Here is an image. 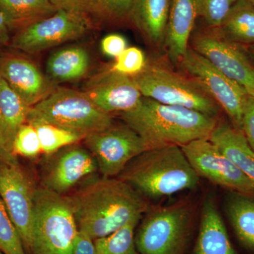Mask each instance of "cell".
I'll list each match as a JSON object with an SVG mask.
<instances>
[{
    "label": "cell",
    "instance_id": "cell-42",
    "mask_svg": "<svg viewBox=\"0 0 254 254\" xmlns=\"http://www.w3.org/2000/svg\"><path fill=\"white\" fill-rule=\"evenodd\" d=\"M0 254H4L1 253V252H0Z\"/></svg>",
    "mask_w": 254,
    "mask_h": 254
},
{
    "label": "cell",
    "instance_id": "cell-11",
    "mask_svg": "<svg viewBox=\"0 0 254 254\" xmlns=\"http://www.w3.org/2000/svg\"><path fill=\"white\" fill-rule=\"evenodd\" d=\"M91 28L88 15L66 10L16 32L11 46L25 53H39L81 38Z\"/></svg>",
    "mask_w": 254,
    "mask_h": 254
},
{
    "label": "cell",
    "instance_id": "cell-18",
    "mask_svg": "<svg viewBox=\"0 0 254 254\" xmlns=\"http://www.w3.org/2000/svg\"><path fill=\"white\" fill-rule=\"evenodd\" d=\"M28 106L0 77V147L4 161L14 160L15 138L20 127L26 123Z\"/></svg>",
    "mask_w": 254,
    "mask_h": 254
},
{
    "label": "cell",
    "instance_id": "cell-9",
    "mask_svg": "<svg viewBox=\"0 0 254 254\" xmlns=\"http://www.w3.org/2000/svg\"><path fill=\"white\" fill-rule=\"evenodd\" d=\"M36 188L17 160L0 161V197L19 234L26 254L31 250Z\"/></svg>",
    "mask_w": 254,
    "mask_h": 254
},
{
    "label": "cell",
    "instance_id": "cell-34",
    "mask_svg": "<svg viewBox=\"0 0 254 254\" xmlns=\"http://www.w3.org/2000/svg\"><path fill=\"white\" fill-rule=\"evenodd\" d=\"M58 10H66L88 15L95 13L93 0H50Z\"/></svg>",
    "mask_w": 254,
    "mask_h": 254
},
{
    "label": "cell",
    "instance_id": "cell-8",
    "mask_svg": "<svg viewBox=\"0 0 254 254\" xmlns=\"http://www.w3.org/2000/svg\"><path fill=\"white\" fill-rule=\"evenodd\" d=\"M180 63L184 70L225 110L234 126L241 129L246 100L250 95L247 90L219 71L193 48L187 49Z\"/></svg>",
    "mask_w": 254,
    "mask_h": 254
},
{
    "label": "cell",
    "instance_id": "cell-28",
    "mask_svg": "<svg viewBox=\"0 0 254 254\" xmlns=\"http://www.w3.org/2000/svg\"><path fill=\"white\" fill-rule=\"evenodd\" d=\"M0 252L26 254L19 234L0 197Z\"/></svg>",
    "mask_w": 254,
    "mask_h": 254
},
{
    "label": "cell",
    "instance_id": "cell-23",
    "mask_svg": "<svg viewBox=\"0 0 254 254\" xmlns=\"http://www.w3.org/2000/svg\"><path fill=\"white\" fill-rule=\"evenodd\" d=\"M57 11L50 0H0V12L10 31H20Z\"/></svg>",
    "mask_w": 254,
    "mask_h": 254
},
{
    "label": "cell",
    "instance_id": "cell-26",
    "mask_svg": "<svg viewBox=\"0 0 254 254\" xmlns=\"http://www.w3.org/2000/svg\"><path fill=\"white\" fill-rule=\"evenodd\" d=\"M141 218L135 217L111 235L95 240L96 254H139L135 244V229Z\"/></svg>",
    "mask_w": 254,
    "mask_h": 254
},
{
    "label": "cell",
    "instance_id": "cell-19",
    "mask_svg": "<svg viewBox=\"0 0 254 254\" xmlns=\"http://www.w3.org/2000/svg\"><path fill=\"white\" fill-rule=\"evenodd\" d=\"M199 232L190 254H239L232 247L226 227L213 199L203 203Z\"/></svg>",
    "mask_w": 254,
    "mask_h": 254
},
{
    "label": "cell",
    "instance_id": "cell-2",
    "mask_svg": "<svg viewBox=\"0 0 254 254\" xmlns=\"http://www.w3.org/2000/svg\"><path fill=\"white\" fill-rule=\"evenodd\" d=\"M122 120L141 136L147 150L210 138L217 118L183 107L163 104L142 97L136 108L120 113Z\"/></svg>",
    "mask_w": 254,
    "mask_h": 254
},
{
    "label": "cell",
    "instance_id": "cell-31",
    "mask_svg": "<svg viewBox=\"0 0 254 254\" xmlns=\"http://www.w3.org/2000/svg\"><path fill=\"white\" fill-rule=\"evenodd\" d=\"M145 56L141 50L136 47L127 48L114 64L111 70L115 72L133 76L145 68Z\"/></svg>",
    "mask_w": 254,
    "mask_h": 254
},
{
    "label": "cell",
    "instance_id": "cell-21",
    "mask_svg": "<svg viewBox=\"0 0 254 254\" xmlns=\"http://www.w3.org/2000/svg\"><path fill=\"white\" fill-rule=\"evenodd\" d=\"M173 0H135L129 18L153 44L165 41Z\"/></svg>",
    "mask_w": 254,
    "mask_h": 254
},
{
    "label": "cell",
    "instance_id": "cell-25",
    "mask_svg": "<svg viewBox=\"0 0 254 254\" xmlns=\"http://www.w3.org/2000/svg\"><path fill=\"white\" fill-rule=\"evenodd\" d=\"M226 210L237 238L254 251V198L234 192L227 199Z\"/></svg>",
    "mask_w": 254,
    "mask_h": 254
},
{
    "label": "cell",
    "instance_id": "cell-1",
    "mask_svg": "<svg viewBox=\"0 0 254 254\" xmlns=\"http://www.w3.org/2000/svg\"><path fill=\"white\" fill-rule=\"evenodd\" d=\"M68 197L78 229L93 240L111 235L149 209L141 193L119 178H96Z\"/></svg>",
    "mask_w": 254,
    "mask_h": 254
},
{
    "label": "cell",
    "instance_id": "cell-7",
    "mask_svg": "<svg viewBox=\"0 0 254 254\" xmlns=\"http://www.w3.org/2000/svg\"><path fill=\"white\" fill-rule=\"evenodd\" d=\"M142 95L163 104L183 107L217 118L220 107L199 83L160 67L131 76Z\"/></svg>",
    "mask_w": 254,
    "mask_h": 254
},
{
    "label": "cell",
    "instance_id": "cell-17",
    "mask_svg": "<svg viewBox=\"0 0 254 254\" xmlns=\"http://www.w3.org/2000/svg\"><path fill=\"white\" fill-rule=\"evenodd\" d=\"M200 0H173L165 43L173 63H180L188 49L195 20L199 16Z\"/></svg>",
    "mask_w": 254,
    "mask_h": 254
},
{
    "label": "cell",
    "instance_id": "cell-16",
    "mask_svg": "<svg viewBox=\"0 0 254 254\" xmlns=\"http://www.w3.org/2000/svg\"><path fill=\"white\" fill-rule=\"evenodd\" d=\"M83 92L100 110L110 115L133 109L143 97L131 76L111 69L95 78Z\"/></svg>",
    "mask_w": 254,
    "mask_h": 254
},
{
    "label": "cell",
    "instance_id": "cell-22",
    "mask_svg": "<svg viewBox=\"0 0 254 254\" xmlns=\"http://www.w3.org/2000/svg\"><path fill=\"white\" fill-rule=\"evenodd\" d=\"M90 66L88 52L81 47H68L55 52L47 63L46 76L52 83L76 81L85 76Z\"/></svg>",
    "mask_w": 254,
    "mask_h": 254
},
{
    "label": "cell",
    "instance_id": "cell-30",
    "mask_svg": "<svg viewBox=\"0 0 254 254\" xmlns=\"http://www.w3.org/2000/svg\"><path fill=\"white\" fill-rule=\"evenodd\" d=\"M238 0H200L199 16L212 28H220Z\"/></svg>",
    "mask_w": 254,
    "mask_h": 254
},
{
    "label": "cell",
    "instance_id": "cell-14",
    "mask_svg": "<svg viewBox=\"0 0 254 254\" xmlns=\"http://www.w3.org/2000/svg\"><path fill=\"white\" fill-rule=\"evenodd\" d=\"M51 155L43 174V187L59 194L64 195L84 177L98 170L89 150L76 143Z\"/></svg>",
    "mask_w": 254,
    "mask_h": 254
},
{
    "label": "cell",
    "instance_id": "cell-41",
    "mask_svg": "<svg viewBox=\"0 0 254 254\" xmlns=\"http://www.w3.org/2000/svg\"><path fill=\"white\" fill-rule=\"evenodd\" d=\"M252 53H253V55H254V46H252Z\"/></svg>",
    "mask_w": 254,
    "mask_h": 254
},
{
    "label": "cell",
    "instance_id": "cell-27",
    "mask_svg": "<svg viewBox=\"0 0 254 254\" xmlns=\"http://www.w3.org/2000/svg\"><path fill=\"white\" fill-rule=\"evenodd\" d=\"M33 127L39 137L42 152L47 155L54 154L62 148L76 144L84 138V136L78 133L53 125H40Z\"/></svg>",
    "mask_w": 254,
    "mask_h": 254
},
{
    "label": "cell",
    "instance_id": "cell-40",
    "mask_svg": "<svg viewBox=\"0 0 254 254\" xmlns=\"http://www.w3.org/2000/svg\"><path fill=\"white\" fill-rule=\"evenodd\" d=\"M250 95H252V96H253L254 98V89L253 90V91H252V92H251V93L250 94Z\"/></svg>",
    "mask_w": 254,
    "mask_h": 254
},
{
    "label": "cell",
    "instance_id": "cell-38",
    "mask_svg": "<svg viewBox=\"0 0 254 254\" xmlns=\"http://www.w3.org/2000/svg\"><path fill=\"white\" fill-rule=\"evenodd\" d=\"M0 161H4V157L3 155L2 151H1V147H0Z\"/></svg>",
    "mask_w": 254,
    "mask_h": 254
},
{
    "label": "cell",
    "instance_id": "cell-24",
    "mask_svg": "<svg viewBox=\"0 0 254 254\" xmlns=\"http://www.w3.org/2000/svg\"><path fill=\"white\" fill-rule=\"evenodd\" d=\"M219 31L236 44L254 46V6L247 0H238L232 6Z\"/></svg>",
    "mask_w": 254,
    "mask_h": 254
},
{
    "label": "cell",
    "instance_id": "cell-15",
    "mask_svg": "<svg viewBox=\"0 0 254 254\" xmlns=\"http://www.w3.org/2000/svg\"><path fill=\"white\" fill-rule=\"evenodd\" d=\"M0 77L30 108L57 88L34 63L17 55L0 58Z\"/></svg>",
    "mask_w": 254,
    "mask_h": 254
},
{
    "label": "cell",
    "instance_id": "cell-3",
    "mask_svg": "<svg viewBox=\"0 0 254 254\" xmlns=\"http://www.w3.org/2000/svg\"><path fill=\"white\" fill-rule=\"evenodd\" d=\"M118 178L151 198L193 190L199 181L181 147L145 150L125 167Z\"/></svg>",
    "mask_w": 254,
    "mask_h": 254
},
{
    "label": "cell",
    "instance_id": "cell-37",
    "mask_svg": "<svg viewBox=\"0 0 254 254\" xmlns=\"http://www.w3.org/2000/svg\"><path fill=\"white\" fill-rule=\"evenodd\" d=\"M10 30L2 14L0 12V48L7 46L10 41Z\"/></svg>",
    "mask_w": 254,
    "mask_h": 254
},
{
    "label": "cell",
    "instance_id": "cell-13",
    "mask_svg": "<svg viewBox=\"0 0 254 254\" xmlns=\"http://www.w3.org/2000/svg\"><path fill=\"white\" fill-rule=\"evenodd\" d=\"M216 30L196 35L193 49L250 94L254 89L253 65L236 43L222 36L218 28Z\"/></svg>",
    "mask_w": 254,
    "mask_h": 254
},
{
    "label": "cell",
    "instance_id": "cell-6",
    "mask_svg": "<svg viewBox=\"0 0 254 254\" xmlns=\"http://www.w3.org/2000/svg\"><path fill=\"white\" fill-rule=\"evenodd\" d=\"M193 218L194 208L187 200L150 209L135 235L138 254H184Z\"/></svg>",
    "mask_w": 254,
    "mask_h": 254
},
{
    "label": "cell",
    "instance_id": "cell-29",
    "mask_svg": "<svg viewBox=\"0 0 254 254\" xmlns=\"http://www.w3.org/2000/svg\"><path fill=\"white\" fill-rule=\"evenodd\" d=\"M42 152L41 142L35 127L25 123L20 127L15 138L13 153L15 156L33 158Z\"/></svg>",
    "mask_w": 254,
    "mask_h": 254
},
{
    "label": "cell",
    "instance_id": "cell-39",
    "mask_svg": "<svg viewBox=\"0 0 254 254\" xmlns=\"http://www.w3.org/2000/svg\"><path fill=\"white\" fill-rule=\"evenodd\" d=\"M247 1L251 3V4H253L254 6V0H247Z\"/></svg>",
    "mask_w": 254,
    "mask_h": 254
},
{
    "label": "cell",
    "instance_id": "cell-32",
    "mask_svg": "<svg viewBox=\"0 0 254 254\" xmlns=\"http://www.w3.org/2000/svg\"><path fill=\"white\" fill-rule=\"evenodd\" d=\"M135 0H93L95 13L112 19L129 17Z\"/></svg>",
    "mask_w": 254,
    "mask_h": 254
},
{
    "label": "cell",
    "instance_id": "cell-5",
    "mask_svg": "<svg viewBox=\"0 0 254 254\" xmlns=\"http://www.w3.org/2000/svg\"><path fill=\"white\" fill-rule=\"evenodd\" d=\"M78 229L69 197L36 189L33 241L28 254H71Z\"/></svg>",
    "mask_w": 254,
    "mask_h": 254
},
{
    "label": "cell",
    "instance_id": "cell-20",
    "mask_svg": "<svg viewBox=\"0 0 254 254\" xmlns=\"http://www.w3.org/2000/svg\"><path fill=\"white\" fill-rule=\"evenodd\" d=\"M209 139L254 185V150L242 130L218 120Z\"/></svg>",
    "mask_w": 254,
    "mask_h": 254
},
{
    "label": "cell",
    "instance_id": "cell-12",
    "mask_svg": "<svg viewBox=\"0 0 254 254\" xmlns=\"http://www.w3.org/2000/svg\"><path fill=\"white\" fill-rule=\"evenodd\" d=\"M197 175L215 185L254 198V185L209 138L181 147Z\"/></svg>",
    "mask_w": 254,
    "mask_h": 254
},
{
    "label": "cell",
    "instance_id": "cell-4",
    "mask_svg": "<svg viewBox=\"0 0 254 254\" xmlns=\"http://www.w3.org/2000/svg\"><path fill=\"white\" fill-rule=\"evenodd\" d=\"M26 123L32 126L49 125L86 137L113 125V117L105 113L83 91L56 88L30 108Z\"/></svg>",
    "mask_w": 254,
    "mask_h": 254
},
{
    "label": "cell",
    "instance_id": "cell-10",
    "mask_svg": "<svg viewBox=\"0 0 254 254\" xmlns=\"http://www.w3.org/2000/svg\"><path fill=\"white\" fill-rule=\"evenodd\" d=\"M83 140L104 177L119 176L133 159L147 150L141 136L127 125H113Z\"/></svg>",
    "mask_w": 254,
    "mask_h": 254
},
{
    "label": "cell",
    "instance_id": "cell-36",
    "mask_svg": "<svg viewBox=\"0 0 254 254\" xmlns=\"http://www.w3.org/2000/svg\"><path fill=\"white\" fill-rule=\"evenodd\" d=\"M71 254H96L94 240L86 232L79 230Z\"/></svg>",
    "mask_w": 254,
    "mask_h": 254
},
{
    "label": "cell",
    "instance_id": "cell-35",
    "mask_svg": "<svg viewBox=\"0 0 254 254\" xmlns=\"http://www.w3.org/2000/svg\"><path fill=\"white\" fill-rule=\"evenodd\" d=\"M101 48L107 56L118 58L127 49V41L120 35H108L102 41Z\"/></svg>",
    "mask_w": 254,
    "mask_h": 254
},
{
    "label": "cell",
    "instance_id": "cell-33",
    "mask_svg": "<svg viewBox=\"0 0 254 254\" xmlns=\"http://www.w3.org/2000/svg\"><path fill=\"white\" fill-rule=\"evenodd\" d=\"M241 130L254 150V98L250 95L246 100Z\"/></svg>",
    "mask_w": 254,
    "mask_h": 254
}]
</instances>
